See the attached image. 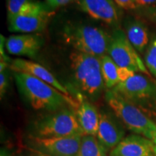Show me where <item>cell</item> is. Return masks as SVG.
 Segmentation results:
<instances>
[{"label": "cell", "mask_w": 156, "mask_h": 156, "mask_svg": "<svg viewBox=\"0 0 156 156\" xmlns=\"http://www.w3.org/2000/svg\"><path fill=\"white\" fill-rule=\"evenodd\" d=\"M19 92L31 108L36 111L53 112L65 107L77 108V103L49 84L25 73H15Z\"/></svg>", "instance_id": "cell-1"}, {"label": "cell", "mask_w": 156, "mask_h": 156, "mask_svg": "<svg viewBox=\"0 0 156 156\" xmlns=\"http://www.w3.org/2000/svg\"><path fill=\"white\" fill-rule=\"evenodd\" d=\"M76 84L87 98L95 101L105 87L101 57L74 51L69 56Z\"/></svg>", "instance_id": "cell-2"}, {"label": "cell", "mask_w": 156, "mask_h": 156, "mask_svg": "<svg viewBox=\"0 0 156 156\" xmlns=\"http://www.w3.org/2000/svg\"><path fill=\"white\" fill-rule=\"evenodd\" d=\"M105 100L126 129L134 134L154 140L156 135V124L138 107L112 89L107 90Z\"/></svg>", "instance_id": "cell-3"}, {"label": "cell", "mask_w": 156, "mask_h": 156, "mask_svg": "<svg viewBox=\"0 0 156 156\" xmlns=\"http://www.w3.org/2000/svg\"><path fill=\"white\" fill-rule=\"evenodd\" d=\"M84 134L73 107L68 106L39 117L30 127V135L38 138Z\"/></svg>", "instance_id": "cell-4"}, {"label": "cell", "mask_w": 156, "mask_h": 156, "mask_svg": "<svg viewBox=\"0 0 156 156\" xmlns=\"http://www.w3.org/2000/svg\"><path fill=\"white\" fill-rule=\"evenodd\" d=\"M63 38L77 51L102 57L108 54L111 36L98 27L77 25L66 27Z\"/></svg>", "instance_id": "cell-5"}, {"label": "cell", "mask_w": 156, "mask_h": 156, "mask_svg": "<svg viewBox=\"0 0 156 156\" xmlns=\"http://www.w3.org/2000/svg\"><path fill=\"white\" fill-rule=\"evenodd\" d=\"M112 90L135 105L154 122L156 121V85L152 79L135 74Z\"/></svg>", "instance_id": "cell-6"}, {"label": "cell", "mask_w": 156, "mask_h": 156, "mask_svg": "<svg viewBox=\"0 0 156 156\" xmlns=\"http://www.w3.org/2000/svg\"><path fill=\"white\" fill-rule=\"evenodd\" d=\"M51 13L44 4L30 2L25 4L15 16L8 18L11 32L35 34L44 30L47 26Z\"/></svg>", "instance_id": "cell-7"}, {"label": "cell", "mask_w": 156, "mask_h": 156, "mask_svg": "<svg viewBox=\"0 0 156 156\" xmlns=\"http://www.w3.org/2000/svg\"><path fill=\"white\" fill-rule=\"evenodd\" d=\"M108 55L119 67L128 68L134 73H143L151 78L145 63L128 40L125 33L121 29H116L111 36Z\"/></svg>", "instance_id": "cell-8"}, {"label": "cell", "mask_w": 156, "mask_h": 156, "mask_svg": "<svg viewBox=\"0 0 156 156\" xmlns=\"http://www.w3.org/2000/svg\"><path fill=\"white\" fill-rule=\"evenodd\" d=\"M84 134L54 138H38L30 136L27 145L30 150L48 156H76Z\"/></svg>", "instance_id": "cell-9"}, {"label": "cell", "mask_w": 156, "mask_h": 156, "mask_svg": "<svg viewBox=\"0 0 156 156\" xmlns=\"http://www.w3.org/2000/svg\"><path fill=\"white\" fill-rule=\"evenodd\" d=\"M97 139L107 150H113L124 138L125 129L114 112L102 109L99 112Z\"/></svg>", "instance_id": "cell-10"}, {"label": "cell", "mask_w": 156, "mask_h": 156, "mask_svg": "<svg viewBox=\"0 0 156 156\" xmlns=\"http://www.w3.org/2000/svg\"><path fill=\"white\" fill-rule=\"evenodd\" d=\"M79 8L91 17L111 25L120 20V10L114 0H76Z\"/></svg>", "instance_id": "cell-11"}, {"label": "cell", "mask_w": 156, "mask_h": 156, "mask_svg": "<svg viewBox=\"0 0 156 156\" xmlns=\"http://www.w3.org/2000/svg\"><path fill=\"white\" fill-rule=\"evenodd\" d=\"M44 44V39L36 34L12 35L5 41L6 49L12 55L36 56Z\"/></svg>", "instance_id": "cell-12"}, {"label": "cell", "mask_w": 156, "mask_h": 156, "mask_svg": "<svg viewBox=\"0 0 156 156\" xmlns=\"http://www.w3.org/2000/svg\"><path fill=\"white\" fill-rule=\"evenodd\" d=\"M9 68L15 73L28 74L41 80L55 87L64 95L72 97L68 90L52 75L51 72L41 64L23 58H15L11 61Z\"/></svg>", "instance_id": "cell-13"}, {"label": "cell", "mask_w": 156, "mask_h": 156, "mask_svg": "<svg viewBox=\"0 0 156 156\" xmlns=\"http://www.w3.org/2000/svg\"><path fill=\"white\" fill-rule=\"evenodd\" d=\"M153 154H155L153 142L134 134L124 137L111 151L109 156H153Z\"/></svg>", "instance_id": "cell-14"}, {"label": "cell", "mask_w": 156, "mask_h": 156, "mask_svg": "<svg viewBox=\"0 0 156 156\" xmlns=\"http://www.w3.org/2000/svg\"><path fill=\"white\" fill-rule=\"evenodd\" d=\"M76 116L84 135L96 136L99 126V112L87 100H82L78 105Z\"/></svg>", "instance_id": "cell-15"}, {"label": "cell", "mask_w": 156, "mask_h": 156, "mask_svg": "<svg viewBox=\"0 0 156 156\" xmlns=\"http://www.w3.org/2000/svg\"><path fill=\"white\" fill-rule=\"evenodd\" d=\"M126 36L136 50L142 53L147 48L149 42L148 31L143 23L137 20H131L126 25Z\"/></svg>", "instance_id": "cell-16"}, {"label": "cell", "mask_w": 156, "mask_h": 156, "mask_svg": "<svg viewBox=\"0 0 156 156\" xmlns=\"http://www.w3.org/2000/svg\"><path fill=\"white\" fill-rule=\"evenodd\" d=\"M101 70L105 86L108 89H112L121 83L119 69V67L108 54L101 57Z\"/></svg>", "instance_id": "cell-17"}, {"label": "cell", "mask_w": 156, "mask_h": 156, "mask_svg": "<svg viewBox=\"0 0 156 156\" xmlns=\"http://www.w3.org/2000/svg\"><path fill=\"white\" fill-rule=\"evenodd\" d=\"M107 152L108 150L98 141L96 136L83 135L76 156H109Z\"/></svg>", "instance_id": "cell-18"}, {"label": "cell", "mask_w": 156, "mask_h": 156, "mask_svg": "<svg viewBox=\"0 0 156 156\" xmlns=\"http://www.w3.org/2000/svg\"><path fill=\"white\" fill-rule=\"evenodd\" d=\"M146 67L156 77V37L152 39L148 45L145 55Z\"/></svg>", "instance_id": "cell-19"}, {"label": "cell", "mask_w": 156, "mask_h": 156, "mask_svg": "<svg viewBox=\"0 0 156 156\" xmlns=\"http://www.w3.org/2000/svg\"><path fill=\"white\" fill-rule=\"evenodd\" d=\"M30 2H32V0H7V17L10 18L15 16L23 5Z\"/></svg>", "instance_id": "cell-20"}, {"label": "cell", "mask_w": 156, "mask_h": 156, "mask_svg": "<svg viewBox=\"0 0 156 156\" xmlns=\"http://www.w3.org/2000/svg\"><path fill=\"white\" fill-rule=\"evenodd\" d=\"M9 85V74L7 69L0 73V95L2 98Z\"/></svg>", "instance_id": "cell-21"}, {"label": "cell", "mask_w": 156, "mask_h": 156, "mask_svg": "<svg viewBox=\"0 0 156 156\" xmlns=\"http://www.w3.org/2000/svg\"><path fill=\"white\" fill-rule=\"evenodd\" d=\"M121 8L125 9H135L138 7L134 0H114Z\"/></svg>", "instance_id": "cell-22"}, {"label": "cell", "mask_w": 156, "mask_h": 156, "mask_svg": "<svg viewBox=\"0 0 156 156\" xmlns=\"http://www.w3.org/2000/svg\"><path fill=\"white\" fill-rule=\"evenodd\" d=\"M138 7H155L156 0H134Z\"/></svg>", "instance_id": "cell-23"}, {"label": "cell", "mask_w": 156, "mask_h": 156, "mask_svg": "<svg viewBox=\"0 0 156 156\" xmlns=\"http://www.w3.org/2000/svg\"><path fill=\"white\" fill-rule=\"evenodd\" d=\"M73 1H76V0H55L53 5H51L52 8H58V7H63V6H65L72 2Z\"/></svg>", "instance_id": "cell-24"}, {"label": "cell", "mask_w": 156, "mask_h": 156, "mask_svg": "<svg viewBox=\"0 0 156 156\" xmlns=\"http://www.w3.org/2000/svg\"><path fill=\"white\" fill-rule=\"evenodd\" d=\"M0 156H13V155L8 150L5 149V148H2L1 152H0Z\"/></svg>", "instance_id": "cell-25"}, {"label": "cell", "mask_w": 156, "mask_h": 156, "mask_svg": "<svg viewBox=\"0 0 156 156\" xmlns=\"http://www.w3.org/2000/svg\"><path fill=\"white\" fill-rule=\"evenodd\" d=\"M28 156H48V155H45V154L40 153V152L34 151V150H31V152L28 154Z\"/></svg>", "instance_id": "cell-26"}, {"label": "cell", "mask_w": 156, "mask_h": 156, "mask_svg": "<svg viewBox=\"0 0 156 156\" xmlns=\"http://www.w3.org/2000/svg\"><path fill=\"white\" fill-rule=\"evenodd\" d=\"M149 12H150V14H151V16L153 17V18L156 20V6L155 7H150Z\"/></svg>", "instance_id": "cell-27"}, {"label": "cell", "mask_w": 156, "mask_h": 156, "mask_svg": "<svg viewBox=\"0 0 156 156\" xmlns=\"http://www.w3.org/2000/svg\"><path fill=\"white\" fill-rule=\"evenodd\" d=\"M46 2H47V4L48 5V6H50V7H51V5H53V3L54 2V1L55 0H46Z\"/></svg>", "instance_id": "cell-28"}, {"label": "cell", "mask_w": 156, "mask_h": 156, "mask_svg": "<svg viewBox=\"0 0 156 156\" xmlns=\"http://www.w3.org/2000/svg\"><path fill=\"white\" fill-rule=\"evenodd\" d=\"M153 143H154V151H155V154L156 155V135L153 140Z\"/></svg>", "instance_id": "cell-29"}]
</instances>
